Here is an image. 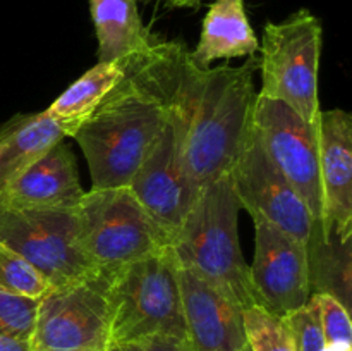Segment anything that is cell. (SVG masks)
<instances>
[{
	"mask_svg": "<svg viewBox=\"0 0 352 351\" xmlns=\"http://www.w3.org/2000/svg\"><path fill=\"white\" fill-rule=\"evenodd\" d=\"M119 65L120 81L72 134L88 162L93 189L127 188L160 136L170 107L189 93L181 96L189 50L179 41H153Z\"/></svg>",
	"mask_w": 352,
	"mask_h": 351,
	"instance_id": "cell-1",
	"label": "cell"
},
{
	"mask_svg": "<svg viewBox=\"0 0 352 351\" xmlns=\"http://www.w3.org/2000/svg\"><path fill=\"white\" fill-rule=\"evenodd\" d=\"M256 55L243 65L199 69L184 140V160L196 189L230 174L253 134Z\"/></svg>",
	"mask_w": 352,
	"mask_h": 351,
	"instance_id": "cell-2",
	"label": "cell"
},
{
	"mask_svg": "<svg viewBox=\"0 0 352 351\" xmlns=\"http://www.w3.org/2000/svg\"><path fill=\"white\" fill-rule=\"evenodd\" d=\"M239 210L232 176L208 182L201 188L182 226L172 234L170 250L181 267L248 308L258 303L250 265L241 251L237 234Z\"/></svg>",
	"mask_w": 352,
	"mask_h": 351,
	"instance_id": "cell-3",
	"label": "cell"
},
{
	"mask_svg": "<svg viewBox=\"0 0 352 351\" xmlns=\"http://www.w3.org/2000/svg\"><path fill=\"white\" fill-rule=\"evenodd\" d=\"M109 295L110 348L157 336L186 341L179 264L170 246L117 268Z\"/></svg>",
	"mask_w": 352,
	"mask_h": 351,
	"instance_id": "cell-4",
	"label": "cell"
},
{
	"mask_svg": "<svg viewBox=\"0 0 352 351\" xmlns=\"http://www.w3.org/2000/svg\"><path fill=\"white\" fill-rule=\"evenodd\" d=\"M76 215L79 246L100 270L113 272L170 246V236L148 215L129 188L85 191Z\"/></svg>",
	"mask_w": 352,
	"mask_h": 351,
	"instance_id": "cell-5",
	"label": "cell"
},
{
	"mask_svg": "<svg viewBox=\"0 0 352 351\" xmlns=\"http://www.w3.org/2000/svg\"><path fill=\"white\" fill-rule=\"evenodd\" d=\"M323 28L301 9L280 23H267L261 41L260 95L284 102L302 120L318 126V67Z\"/></svg>",
	"mask_w": 352,
	"mask_h": 351,
	"instance_id": "cell-6",
	"label": "cell"
},
{
	"mask_svg": "<svg viewBox=\"0 0 352 351\" xmlns=\"http://www.w3.org/2000/svg\"><path fill=\"white\" fill-rule=\"evenodd\" d=\"M113 272L98 270L85 279L52 286L38 299L28 339L30 351H109L112 330L109 289Z\"/></svg>",
	"mask_w": 352,
	"mask_h": 351,
	"instance_id": "cell-7",
	"label": "cell"
},
{
	"mask_svg": "<svg viewBox=\"0 0 352 351\" xmlns=\"http://www.w3.org/2000/svg\"><path fill=\"white\" fill-rule=\"evenodd\" d=\"M198 74L188 95L170 107L160 136L127 186L148 215L170 237L182 226L199 195L184 160V140Z\"/></svg>",
	"mask_w": 352,
	"mask_h": 351,
	"instance_id": "cell-8",
	"label": "cell"
},
{
	"mask_svg": "<svg viewBox=\"0 0 352 351\" xmlns=\"http://www.w3.org/2000/svg\"><path fill=\"white\" fill-rule=\"evenodd\" d=\"M0 243L26 258L52 286L85 279L100 270L79 246L76 209L0 205Z\"/></svg>",
	"mask_w": 352,
	"mask_h": 351,
	"instance_id": "cell-9",
	"label": "cell"
},
{
	"mask_svg": "<svg viewBox=\"0 0 352 351\" xmlns=\"http://www.w3.org/2000/svg\"><path fill=\"white\" fill-rule=\"evenodd\" d=\"M253 124L272 164L305 200L313 220L323 227L318 126L302 120L284 102L260 93L254 102Z\"/></svg>",
	"mask_w": 352,
	"mask_h": 351,
	"instance_id": "cell-10",
	"label": "cell"
},
{
	"mask_svg": "<svg viewBox=\"0 0 352 351\" xmlns=\"http://www.w3.org/2000/svg\"><path fill=\"white\" fill-rule=\"evenodd\" d=\"M230 176L241 209H246L253 219L274 224L308 246L318 224L313 220L305 200L272 164L254 129Z\"/></svg>",
	"mask_w": 352,
	"mask_h": 351,
	"instance_id": "cell-11",
	"label": "cell"
},
{
	"mask_svg": "<svg viewBox=\"0 0 352 351\" xmlns=\"http://www.w3.org/2000/svg\"><path fill=\"white\" fill-rule=\"evenodd\" d=\"M254 222V258L250 277L256 303L277 317L311 298L308 246L263 219Z\"/></svg>",
	"mask_w": 352,
	"mask_h": 351,
	"instance_id": "cell-12",
	"label": "cell"
},
{
	"mask_svg": "<svg viewBox=\"0 0 352 351\" xmlns=\"http://www.w3.org/2000/svg\"><path fill=\"white\" fill-rule=\"evenodd\" d=\"M318 157L323 195V236L352 237V117L332 109L318 117Z\"/></svg>",
	"mask_w": 352,
	"mask_h": 351,
	"instance_id": "cell-13",
	"label": "cell"
},
{
	"mask_svg": "<svg viewBox=\"0 0 352 351\" xmlns=\"http://www.w3.org/2000/svg\"><path fill=\"white\" fill-rule=\"evenodd\" d=\"M186 343L192 351H244L243 306L179 265Z\"/></svg>",
	"mask_w": 352,
	"mask_h": 351,
	"instance_id": "cell-14",
	"label": "cell"
},
{
	"mask_svg": "<svg viewBox=\"0 0 352 351\" xmlns=\"http://www.w3.org/2000/svg\"><path fill=\"white\" fill-rule=\"evenodd\" d=\"M82 195L74 153L60 141L0 189V203L7 209H76Z\"/></svg>",
	"mask_w": 352,
	"mask_h": 351,
	"instance_id": "cell-15",
	"label": "cell"
},
{
	"mask_svg": "<svg viewBox=\"0 0 352 351\" xmlns=\"http://www.w3.org/2000/svg\"><path fill=\"white\" fill-rule=\"evenodd\" d=\"M82 119H60L43 110L16 116L0 126V189L47 155L64 138L72 136Z\"/></svg>",
	"mask_w": 352,
	"mask_h": 351,
	"instance_id": "cell-16",
	"label": "cell"
},
{
	"mask_svg": "<svg viewBox=\"0 0 352 351\" xmlns=\"http://www.w3.org/2000/svg\"><path fill=\"white\" fill-rule=\"evenodd\" d=\"M260 43L248 21L244 0H215L203 21V31L191 58L198 67H210L217 58L253 57Z\"/></svg>",
	"mask_w": 352,
	"mask_h": 351,
	"instance_id": "cell-17",
	"label": "cell"
},
{
	"mask_svg": "<svg viewBox=\"0 0 352 351\" xmlns=\"http://www.w3.org/2000/svg\"><path fill=\"white\" fill-rule=\"evenodd\" d=\"M89 12L98 38V62L119 64L153 43L136 0H89Z\"/></svg>",
	"mask_w": 352,
	"mask_h": 351,
	"instance_id": "cell-18",
	"label": "cell"
},
{
	"mask_svg": "<svg viewBox=\"0 0 352 351\" xmlns=\"http://www.w3.org/2000/svg\"><path fill=\"white\" fill-rule=\"evenodd\" d=\"M351 240H340L333 233L323 236L316 227L308 243L311 292H327L351 310Z\"/></svg>",
	"mask_w": 352,
	"mask_h": 351,
	"instance_id": "cell-19",
	"label": "cell"
},
{
	"mask_svg": "<svg viewBox=\"0 0 352 351\" xmlns=\"http://www.w3.org/2000/svg\"><path fill=\"white\" fill-rule=\"evenodd\" d=\"M122 69L119 64L98 62L76 83H72L50 107L48 112L60 119H85L107 93L120 81Z\"/></svg>",
	"mask_w": 352,
	"mask_h": 351,
	"instance_id": "cell-20",
	"label": "cell"
},
{
	"mask_svg": "<svg viewBox=\"0 0 352 351\" xmlns=\"http://www.w3.org/2000/svg\"><path fill=\"white\" fill-rule=\"evenodd\" d=\"M243 326L250 351H296L291 330L282 317L260 305L243 308Z\"/></svg>",
	"mask_w": 352,
	"mask_h": 351,
	"instance_id": "cell-21",
	"label": "cell"
},
{
	"mask_svg": "<svg viewBox=\"0 0 352 351\" xmlns=\"http://www.w3.org/2000/svg\"><path fill=\"white\" fill-rule=\"evenodd\" d=\"M52 288V282L9 246L0 243V289L10 295L40 299Z\"/></svg>",
	"mask_w": 352,
	"mask_h": 351,
	"instance_id": "cell-22",
	"label": "cell"
},
{
	"mask_svg": "<svg viewBox=\"0 0 352 351\" xmlns=\"http://www.w3.org/2000/svg\"><path fill=\"white\" fill-rule=\"evenodd\" d=\"M311 296L318 306L320 327L325 341L323 351H352L351 310L327 292H315Z\"/></svg>",
	"mask_w": 352,
	"mask_h": 351,
	"instance_id": "cell-23",
	"label": "cell"
},
{
	"mask_svg": "<svg viewBox=\"0 0 352 351\" xmlns=\"http://www.w3.org/2000/svg\"><path fill=\"white\" fill-rule=\"evenodd\" d=\"M38 299L10 295L0 289V336L30 339Z\"/></svg>",
	"mask_w": 352,
	"mask_h": 351,
	"instance_id": "cell-24",
	"label": "cell"
},
{
	"mask_svg": "<svg viewBox=\"0 0 352 351\" xmlns=\"http://www.w3.org/2000/svg\"><path fill=\"white\" fill-rule=\"evenodd\" d=\"M282 319L291 330L296 351H323L325 341H323L322 327H320L318 306L313 296L305 306L287 313Z\"/></svg>",
	"mask_w": 352,
	"mask_h": 351,
	"instance_id": "cell-25",
	"label": "cell"
},
{
	"mask_svg": "<svg viewBox=\"0 0 352 351\" xmlns=\"http://www.w3.org/2000/svg\"><path fill=\"white\" fill-rule=\"evenodd\" d=\"M109 351H192L184 339L167 336L146 337L134 343L112 346Z\"/></svg>",
	"mask_w": 352,
	"mask_h": 351,
	"instance_id": "cell-26",
	"label": "cell"
},
{
	"mask_svg": "<svg viewBox=\"0 0 352 351\" xmlns=\"http://www.w3.org/2000/svg\"><path fill=\"white\" fill-rule=\"evenodd\" d=\"M0 351H30V343L21 337L0 336Z\"/></svg>",
	"mask_w": 352,
	"mask_h": 351,
	"instance_id": "cell-27",
	"label": "cell"
},
{
	"mask_svg": "<svg viewBox=\"0 0 352 351\" xmlns=\"http://www.w3.org/2000/svg\"><path fill=\"white\" fill-rule=\"evenodd\" d=\"M172 7H191V9H196V7L201 3V0H167Z\"/></svg>",
	"mask_w": 352,
	"mask_h": 351,
	"instance_id": "cell-28",
	"label": "cell"
},
{
	"mask_svg": "<svg viewBox=\"0 0 352 351\" xmlns=\"http://www.w3.org/2000/svg\"><path fill=\"white\" fill-rule=\"evenodd\" d=\"M244 351H250V350H248V346H246V348H244Z\"/></svg>",
	"mask_w": 352,
	"mask_h": 351,
	"instance_id": "cell-29",
	"label": "cell"
},
{
	"mask_svg": "<svg viewBox=\"0 0 352 351\" xmlns=\"http://www.w3.org/2000/svg\"><path fill=\"white\" fill-rule=\"evenodd\" d=\"M0 205H2V203H0Z\"/></svg>",
	"mask_w": 352,
	"mask_h": 351,
	"instance_id": "cell-30",
	"label": "cell"
}]
</instances>
